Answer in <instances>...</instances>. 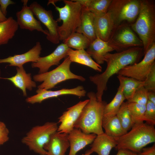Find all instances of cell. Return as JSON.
Here are the masks:
<instances>
[{
  "label": "cell",
  "mask_w": 155,
  "mask_h": 155,
  "mask_svg": "<svg viewBox=\"0 0 155 155\" xmlns=\"http://www.w3.org/2000/svg\"><path fill=\"white\" fill-rule=\"evenodd\" d=\"M144 55L142 47H133L114 53H108L104 57L107 64L105 71L100 74L89 77L96 87L95 94L98 100L102 101L104 92L107 89V84L109 78L125 67L140 61Z\"/></svg>",
  "instance_id": "6da1fadb"
},
{
  "label": "cell",
  "mask_w": 155,
  "mask_h": 155,
  "mask_svg": "<svg viewBox=\"0 0 155 155\" xmlns=\"http://www.w3.org/2000/svg\"><path fill=\"white\" fill-rule=\"evenodd\" d=\"M87 96L89 101L83 108L74 127L86 134L99 135L104 133L102 122L107 103L104 101L98 100L95 93L93 92H88Z\"/></svg>",
  "instance_id": "7a4b0ae2"
},
{
  "label": "cell",
  "mask_w": 155,
  "mask_h": 155,
  "mask_svg": "<svg viewBox=\"0 0 155 155\" xmlns=\"http://www.w3.org/2000/svg\"><path fill=\"white\" fill-rule=\"evenodd\" d=\"M130 26L142 41L144 55L155 42V5L153 1L141 0L139 14L135 22Z\"/></svg>",
  "instance_id": "3957f363"
},
{
  "label": "cell",
  "mask_w": 155,
  "mask_h": 155,
  "mask_svg": "<svg viewBox=\"0 0 155 155\" xmlns=\"http://www.w3.org/2000/svg\"><path fill=\"white\" fill-rule=\"evenodd\" d=\"M130 129L122 136L114 138L116 149H127L138 154L146 146L155 142L154 126L142 122L134 124Z\"/></svg>",
  "instance_id": "277c9868"
},
{
  "label": "cell",
  "mask_w": 155,
  "mask_h": 155,
  "mask_svg": "<svg viewBox=\"0 0 155 155\" xmlns=\"http://www.w3.org/2000/svg\"><path fill=\"white\" fill-rule=\"evenodd\" d=\"M56 1H49L48 5L51 3L55 7L59 14L57 22L62 21V24L59 26L58 32L60 41L67 38L71 34L76 32L79 26L82 12V6L75 0H63L65 5L59 7L56 5Z\"/></svg>",
  "instance_id": "5b68a950"
},
{
  "label": "cell",
  "mask_w": 155,
  "mask_h": 155,
  "mask_svg": "<svg viewBox=\"0 0 155 155\" xmlns=\"http://www.w3.org/2000/svg\"><path fill=\"white\" fill-rule=\"evenodd\" d=\"M71 62L68 56L65 58L63 62L54 69L49 72L39 74L33 76L36 82H43L38 86V88L48 90L53 88L58 84L65 81L75 79L84 82V77L75 74L70 70Z\"/></svg>",
  "instance_id": "8992f818"
},
{
  "label": "cell",
  "mask_w": 155,
  "mask_h": 155,
  "mask_svg": "<svg viewBox=\"0 0 155 155\" xmlns=\"http://www.w3.org/2000/svg\"><path fill=\"white\" fill-rule=\"evenodd\" d=\"M58 128L57 123L54 122H47L43 125L35 126L22 139V142L40 155H46L44 146L52 135L57 131Z\"/></svg>",
  "instance_id": "52a82bcc"
},
{
  "label": "cell",
  "mask_w": 155,
  "mask_h": 155,
  "mask_svg": "<svg viewBox=\"0 0 155 155\" xmlns=\"http://www.w3.org/2000/svg\"><path fill=\"white\" fill-rule=\"evenodd\" d=\"M140 5L141 0H112L108 11L111 14L115 29L122 24L130 25L134 22Z\"/></svg>",
  "instance_id": "ba28073f"
},
{
  "label": "cell",
  "mask_w": 155,
  "mask_h": 155,
  "mask_svg": "<svg viewBox=\"0 0 155 155\" xmlns=\"http://www.w3.org/2000/svg\"><path fill=\"white\" fill-rule=\"evenodd\" d=\"M108 44L117 52L135 47H142L143 43L130 25L121 24L117 27L107 42Z\"/></svg>",
  "instance_id": "9c48e42d"
},
{
  "label": "cell",
  "mask_w": 155,
  "mask_h": 155,
  "mask_svg": "<svg viewBox=\"0 0 155 155\" xmlns=\"http://www.w3.org/2000/svg\"><path fill=\"white\" fill-rule=\"evenodd\" d=\"M144 55L142 61L123 67L118 72V75L144 81L155 65V42L152 44Z\"/></svg>",
  "instance_id": "30bf717a"
},
{
  "label": "cell",
  "mask_w": 155,
  "mask_h": 155,
  "mask_svg": "<svg viewBox=\"0 0 155 155\" xmlns=\"http://www.w3.org/2000/svg\"><path fill=\"white\" fill-rule=\"evenodd\" d=\"M29 7L38 20L48 29L49 33L46 35L47 40L53 44H58L60 42L59 26L57 22L54 18L52 11L46 10L36 1L31 3Z\"/></svg>",
  "instance_id": "8fae6325"
},
{
  "label": "cell",
  "mask_w": 155,
  "mask_h": 155,
  "mask_svg": "<svg viewBox=\"0 0 155 155\" xmlns=\"http://www.w3.org/2000/svg\"><path fill=\"white\" fill-rule=\"evenodd\" d=\"M36 93V95L27 98L26 100V102L32 104L41 103L46 99L64 95H73L80 97L84 96L86 92L83 86H79L73 88H63L56 91L38 88Z\"/></svg>",
  "instance_id": "7c38bea8"
},
{
  "label": "cell",
  "mask_w": 155,
  "mask_h": 155,
  "mask_svg": "<svg viewBox=\"0 0 155 155\" xmlns=\"http://www.w3.org/2000/svg\"><path fill=\"white\" fill-rule=\"evenodd\" d=\"M89 99L80 101L74 106L67 108L59 118L60 123L57 131L69 133L74 128V125L79 118L82 111Z\"/></svg>",
  "instance_id": "4fadbf2b"
},
{
  "label": "cell",
  "mask_w": 155,
  "mask_h": 155,
  "mask_svg": "<svg viewBox=\"0 0 155 155\" xmlns=\"http://www.w3.org/2000/svg\"><path fill=\"white\" fill-rule=\"evenodd\" d=\"M69 48L64 43H62L49 55L40 57L36 62L32 63V67L38 68L39 74L47 72L51 66L58 65L62 59L67 56V52Z\"/></svg>",
  "instance_id": "5bb4252c"
},
{
  "label": "cell",
  "mask_w": 155,
  "mask_h": 155,
  "mask_svg": "<svg viewBox=\"0 0 155 155\" xmlns=\"http://www.w3.org/2000/svg\"><path fill=\"white\" fill-rule=\"evenodd\" d=\"M23 5L21 9L16 13L17 22L20 28L28 30L31 31L36 30L47 35L48 30H44L40 22L36 20L29 6L27 5L28 1H23Z\"/></svg>",
  "instance_id": "9a60e30c"
},
{
  "label": "cell",
  "mask_w": 155,
  "mask_h": 155,
  "mask_svg": "<svg viewBox=\"0 0 155 155\" xmlns=\"http://www.w3.org/2000/svg\"><path fill=\"white\" fill-rule=\"evenodd\" d=\"M97 135L86 134L80 129L74 128L68 135L70 150L68 155H76L79 151L93 142Z\"/></svg>",
  "instance_id": "2e32d148"
},
{
  "label": "cell",
  "mask_w": 155,
  "mask_h": 155,
  "mask_svg": "<svg viewBox=\"0 0 155 155\" xmlns=\"http://www.w3.org/2000/svg\"><path fill=\"white\" fill-rule=\"evenodd\" d=\"M68 135L57 131L53 134L44 147L46 155H65L70 146Z\"/></svg>",
  "instance_id": "e0dca14e"
},
{
  "label": "cell",
  "mask_w": 155,
  "mask_h": 155,
  "mask_svg": "<svg viewBox=\"0 0 155 155\" xmlns=\"http://www.w3.org/2000/svg\"><path fill=\"white\" fill-rule=\"evenodd\" d=\"M94 26L96 37L107 42L115 29L111 13L108 11L104 15L95 16Z\"/></svg>",
  "instance_id": "ac0fdd59"
},
{
  "label": "cell",
  "mask_w": 155,
  "mask_h": 155,
  "mask_svg": "<svg viewBox=\"0 0 155 155\" xmlns=\"http://www.w3.org/2000/svg\"><path fill=\"white\" fill-rule=\"evenodd\" d=\"M42 49L40 42H37L34 47L24 54L15 55L6 58L0 59V63H8L9 66L17 67L23 66L28 62H36L40 57Z\"/></svg>",
  "instance_id": "d6986e66"
},
{
  "label": "cell",
  "mask_w": 155,
  "mask_h": 155,
  "mask_svg": "<svg viewBox=\"0 0 155 155\" xmlns=\"http://www.w3.org/2000/svg\"><path fill=\"white\" fill-rule=\"evenodd\" d=\"M80 22L76 32L82 34L89 40L90 43L97 38L94 26V15L82 7Z\"/></svg>",
  "instance_id": "ffe728a7"
},
{
  "label": "cell",
  "mask_w": 155,
  "mask_h": 155,
  "mask_svg": "<svg viewBox=\"0 0 155 155\" xmlns=\"http://www.w3.org/2000/svg\"><path fill=\"white\" fill-rule=\"evenodd\" d=\"M117 145L114 138L109 136L104 132L97 135L90 150L92 153L95 152L98 155H109L112 149Z\"/></svg>",
  "instance_id": "44dd1931"
},
{
  "label": "cell",
  "mask_w": 155,
  "mask_h": 155,
  "mask_svg": "<svg viewBox=\"0 0 155 155\" xmlns=\"http://www.w3.org/2000/svg\"><path fill=\"white\" fill-rule=\"evenodd\" d=\"M17 73L14 76L9 78H2L11 81L14 86L22 90L23 95L27 96L26 89L31 90L36 87V83L32 80L31 73H27L23 66L16 67Z\"/></svg>",
  "instance_id": "7402d4cb"
},
{
  "label": "cell",
  "mask_w": 155,
  "mask_h": 155,
  "mask_svg": "<svg viewBox=\"0 0 155 155\" xmlns=\"http://www.w3.org/2000/svg\"><path fill=\"white\" fill-rule=\"evenodd\" d=\"M113 51L107 42L97 38L90 43L86 51L95 61L100 65L104 63L105 55Z\"/></svg>",
  "instance_id": "603a6c76"
},
{
  "label": "cell",
  "mask_w": 155,
  "mask_h": 155,
  "mask_svg": "<svg viewBox=\"0 0 155 155\" xmlns=\"http://www.w3.org/2000/svg\"><path fill=\"white\" fill-rule=\"evenodd\" d=\"M67 56L71 62L84 65L99 72L102 71V67L94 60L84 49L75 50L69 48L67 52Z\"/></svg>",
  "instance_id": "cb8c5ba5"
},
{
  "label": "cell",
  "mask_w": 155,
  "mask_h": 155,
  "mask_svg": "<svg viewBox=\"0 0 155 155\" xmlns=\"http://www.w3.org/2000/svg\"><path fill=\"white\" fill-rule=\"evenodd\" d=\"M117 77L119 86L121 87L123 94L127 101L132 98L138 88L144 85V81L120 75H118Z\"/></svg>",
  "instance_id": "d4e9b609"
},
{
  "label": "cell",
  "mask_w": 155,
  "mask_h": 155,
  "mask_svg": "<svg viewBox=\"0 0 155 155\" xmlns=\"http://www.w3.org/2000/svg\"><path fill=\"white\" fill-rule=\"evenodd\" d=\"M18 26L17 21L12 17L0 22V45L8 43L15 35Z\"/></svg>",
  "instance_id": "484cf974"
},
{
  "label": "cell",
  "mask_w": 155,
  "mask_h": 155,
  "mask_svg": "<svg viewBox=\"0 0 155 155\" xmlns=\"http://www.w3.org/2000/svg\"><path fill=\"white\" fill-rule=\"evenodd\" d=\"M102 127L106 134L114 138L121 137L127 133L123 129L116 115L108 118H103Z\"/></svg>",
  "instance_id": "4316f807"
},
{
  "label": "cell",
  "mask_w": 155,
  "mask_h": 155,
  "mask_svg": "<svg viewBox=\"0 0 155 155\" xmlns=\"http://www.w3.org/2000/svg\"><path fill=\"white\" fill-rule=\"evenodd\" d=\"M125 99L122 88L119 86L117 92L113 100L109 103H107L105 106L103 118H108L116 116Z\"/></svg>",
  "instance_id": "83f0119b"
},
{
  "label": "cell",
  "mask_w": 155,
  "mask_h": 155,
  "mask_svg": "<svg viewBox=\"0 0 155 155\" xmlns=\"http://www.w3.org/2000/svg\"><path fill=\"white\" fill-rule=\"evenodd\" d=\"M68 47L76 50L87 49L90 42L87 38L82 34L75 32L63 41Z\"/></svg>",
  "instance_id": "f1b7e54d"
},
{
  "label": "cell",
  "mask_w": 155,
  "mask_h": 155,
  "mask_svg": "<svg viewBox=\"0 0 155 155\" xmlns=\"http://www.w3.org/2000/svg\"><path fill=\"white\" fill-rule=\"evenodd\" d=\"M128 103L127 101L123 103L116 115L126 132L131 129L134 124L127 108Z\"/></svg>",
  "instance_id": "f546056e"
},
{
  "label": "cell",
  "mask_w": 155,
  "mask_h": 155,
  "mask_svg": "<svg viewBox=\"0 0 155 155\" xmlns=\"http://www.w3.org/2000/svg\"><path fill=\"white\" fill-rule=\"evenodd\" d=\"M112 0H91L86 9L95 16H101L108 11Z\"/></svg>",
  "instance_id": "4dcf8cb0"
},
{
  "label": "cell",
  "mask_w": 155,
  "mask_h": 155,
  "mask_svg": "<svg viewBox=\"0 0 155 155\" xmlns=\"http://www.w3.org/2000/svg\"><path fill=\"white\" fill-rule=\"evenodd\" d=\"M127 106L134 124L144 122L146 105L128 102Z\"/></svg>",
  "instance_id": "1f68e13d"
},
{
  "label": "cell",
  "mask_w": 155,
  "mask_h": 155,
  "mask_svg": "<svg viewBox=\"0 0 155 155\" xmlns=\"http://www.w3.org/2000/svg\"><path fill=\"white\" fill-rule=\"evenodd\" d=\"M148 92L144 86L141 87L136 91L132 98L127 101L146 105L148 101Z\"/></svg>",
  "instance_id": "d6a6232c"
},
{
  "label": "cell",
  "mask_w": 155,
  "mask_h": 155,
  "mask_svg": "<svg viewBox=\"0 0 155 155\" xmlns=\"http://www.w3.org/2000/svg\"><path fill=\"white\" fill-rule=\"evenodd\" d=\"M146 106L144 121L147 124L154 126L155 125V104L148 100Z\"/></svg>",
  "instance_id": "836d02e7"
},
{
  "label": "cell",
  "mask_w": 155,
  "mask_h": 155,
  "mask_svg": "<svg viewBox=\"0 0 155 155\" xmlns=\"http://www.w3.org/2000/svg\"><path fill=\"white\" fill-rule=\"evenodd\" d=\"M144 87L148 91L155 92V65L152 67L144 81Z\"/></svg>",
  "instance_id": "e575fe53"
},
{
  "label": "cell",
  "mask_w": 155,
  "mask_h": 155,
  "mask_svg": "<svg viewBox=\"0 0 155 155\" xmlns=\"http://www.w3.org/2000/svg\"><path fill=\"white\" fill-rule=\"evenodd\" d=\"M9 130L5 124L0 121V146L9 140Z\"/></svg>",
  "instance_id": "d590c367"
},
{
  "label": "cell",
  "mask_w": 155,
  "mask_h": 155,
  "mask_svg": "<svg viewBox=\"0 0 155 155\" xmlns=\"http://www.w3.org/2000/svg\"><path fill=\"white\" fill-rule=\"evenodd\" d=\"M15 4V2L11 0H0V9L3 13L6 16L7 7L10 5Z\"/></svg>",
  "instance_id": "8d00e7d4"
},
{
  "label": "cell",
  "mask_w": 155,
  "mask_h": 155,
  "mask_svg": "<svg viewBox=\"0 0 155 155\" xmlns=\"http://www.w3.org/2000/svg\"><path fill=\"white\" fill-rule=\"evenodd\" d=\"M137 155H155V144L152 146L143 148Z\"/></svg>",
  "instance_id": "74e56055"
},
{
  "label": "cell",
  "mask_w": 155,
  "mask_h": 155,
  "mask_svg": "<svg viewBox=\"0 0 155 155\" xmlns=\"http://www.w3.org/2000/svg\"><path fill=\"white\" fill-rule=\"evenodd\" d=\"M118 150L116 155H137V154L127 149H120Z\"/></svg>",
  "instance_id": "f35d334b"
},
{
  "label": "cell",
  "mask_w": 155,
  "mask_h": 155,
  "mask_svg": "<svg viewBox=\"0 0 155 155\" xmlns=\"http://www.w3.org/2000/svg\"><path fill=\"white\" fill-rule=\"evenodd\" d=\"M148 100L155 104V92L148 91Z\"/></svg>",
  "instance_id": "ab89813d"
},
{
  "label": "cell",
  "mask_w": 155,
  "mask_h": 155,
  "mask_svg": "<svg viewBox=\"0 0 155 155\" xmlns=\"http://www.w3.org/2000/svg\"><path fill=\"white\" fill-rule=\"evenodd\" d=\"M5 16L1 12L0 9V22H4L7 19Z\"/></svg>",
  "instance_id": "60d3db41"
},
{
  "label": "cell",
  "mask_w": 155,
  "mask_h": 155,
  "mask_svg": "<svg viewBox=\"0 0 155 155\" xmlns=\"http://www.w3.org/2000/svg\"><path fill=\"white\" fill-rule=\"evenodd\" d=\"M92 153V152L90 151V149L88 150H87L85 154H82V155H90ZM76 155H77V154Z\"/></svg>",
  "instance_id": "b9f144b4"
}]
</instances>
